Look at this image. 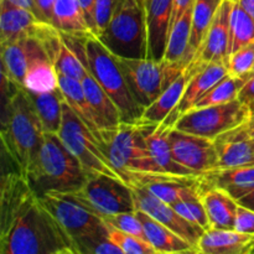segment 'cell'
I'll return each instance as SVG.
<instances>
[{"label": "cell", "instance_id": "9", "mask_svg": "<svg viewBox=\"0 0 254 254\" xmlns=\"http://www.w3.org/2000/svg\"><path fill=\"white\" fill-rule=\"evenodd\" d=\"M59 136L66 148L76 156L88 178L106 175L123 180L108 160L98 139L76 116L66 101L64 102V118Z\"/></svg>", "mask_w": 254, "mask_h": 254}, {"label": "cell", "instance_id": "20", "mask_svg": "<svg viewBox=\"0 0 254 254\" xmlns=\"http://www.w3.org/2000/svg\"><path fill=\"white\" fill-rule=\"evenodd\" d=\"M198 180L200 190L210 188L221 189L238 201L254 190V165L215 169L205 174H200Z\"/></svg>", "mask_w": 254, "mask_h": 254}, {"label": "cell", "instance_id": "21", "mask_svg": "<svg viewBox=\"0 0 254 254\" xmlns=\"http://www.w3.org/2000/svg\"><path fill=\"white\" fill-rule=\"evenodd\" d=\"M196 252L202 254H250L254 253V235L237 230L205 231L196 246Z\"/></svg>", "mask_w": 254, "mask_h": 254}, {"label": "cell", "instance_id": "14", "mask_svg": "<svg viewBox=\"0 0 254 254\" xmlns=\"http://www.w3.org/2000/svg\"><path fill=\"white\" fill-rule=\"evenodd\" d=\"M235 0H222L208 27L202 44L198 47L192 61L200 64L225 62L230 56L231 12Z\"/></svg>", "mask_w": 254, "mask_h": 254}, {"label": "cell", "instance_id": "27", "mask_svg": "<svg viewBox=\"0 0 254 254\" xmlns=\"http://www.w3.org/2000/svg\"><path fill=\"white\" fill-rule=\"evenodd\" d=\"M59 88L66 103L99 140L102 131L101 123L87 99L81 81L59 74Z\"/></svg>", "mask_w": 254, "mask_h": 254}, {"label": "cell", "instance_id": "43", "mask_svg": "<svg viewBox=\"0 0 254 254\" xmlns=\"http://www.w3.org/2000/svg\"><path fill=\"white\" fill-rule=\"evenodd\" d=\"M79 5L82 7L86 21L88 27L91 29L92 34L96 35V21H94V6H96V0H78Z\"/></svg>", "mask_w": 254, "mask_h": 254}, {"label": "cell", "instance_id": "39", "mask_svg": "<svg viewBox=\"0 0 254 254\" xmlns=\"http://www.w3.org/2000/svg\"><path fill=\"white\" fill-rule=\"evenodd\" d=\"M118 0H96L94 6V21H96V36H101L107 29L116 10Z\"/></svg>", "mask_w": 254, "mask_h": 254}, {"label": "cell", "instance_id": "1", "mask_svg": "<svg viewBox=\"0 0 254 254\" xmlns=\"http://www.w3.org/2000/svg\"><path fill=\"white\" fill-rule=\"evenodd\" d=\"M0 253L78 254L73 242L16 169L4 173L0 190Z\"/></svg>", "mask_w": 254, "mask_h": 254}, {"label": "cell", "instance_id": "45", "mask_svg": "<svg viewBox=\"0 0 254 254\" xmlns=\"http://www.w3.org/2000/svg\"><path fill=\"white\" fill-rule=\"evenodd\" d=\"M7 1L11 2V4H14V5H16V6L25 7V9L30 10V11H32L36 14V4H35V0H7Z\"/></svg>", "mask_w": 254, "mask_h": 254}, {"label": "cell", "instance_id": "12", "mask_svg": "<svg viewBox=\"0 0 254 254\" xmlns=\"http://www.w3.org/2000/svg\"><path fill=\"white\" fill-rule=\"evenodd\" d=\"M169 140L175 160L196 175L217 169V154L212 139L173 128Z\"/></svg>", "mask_w": 254, "mask_h": 254}, {"label": "cell", "instance_id": "38", "mask_svg": "<svg viewBox=\"0 0 254 254\" xmlns=\"http://www.w3.org/2000/svg\"><path fill=\"white\" fill-rule=\"evenodd\" d=\"M99 217L107 225H111L113 227L118 228V230L123 231V232L130 233V235L138 236V237L146 240L143 225H141L140 220L136 216L135 211H133V212L113 213V215H103L99 216Z\"/></svg>", "mask_w": 254, "mask_h": 254}, {"label": "cell", "instance_id": "8", "mask_svg": "<svg viewBox=\"0 0 254 254\" xmlns=\"http://www.w3.org/2000/svg\"><path fill=\"white\" fill-rule=\"evenodd\" d=\"M128 88L144 109L150 106L190 64L165 60L116 56Z\"/></svg>", "mask_w": 254, "mask_h": 254}, {"label": "cell", "instance_id": "47", "mask_svg": "<svg viewBox=\"0 0 254 254\" xmlns=\"http://www.w3.org/2000/svg\"><path fill=\"white\" fill-rule=\"evenodd\" d=\"M236 1L254 19V0H236Z\"/></svg>", "mask_w": 254, "mask_h": 254}, {"label": "cell", "instance_id": "48", "mask_svg": "<svg viewBox=\"0 0 254 254\" xmlns=\"http://www.w3.org/2000/svg\"><path fill=\"white\" fill-rule=\"evenodd\" d=\"M247 127H248V130H250L251 135L254 136V114L252 117H251L250 122L247 123Z\"/></svg>", "mask_w": 254, "mask_h": 254}, {"label": "cell", "instance_id": "15", "mask_svg": "<svg viewBox=\"0 0 254 254\" xmlns=\"http://www.w3.org/2000/svg\"><path fill=\"white\" fill-rule=\"evenodd\" d=\"M217 169L254 165L252 135L247 123L221 134L215 139Z\"/></svg>", "mask_w": 254, "mask_h": 254}, {"label": "cell", "instance_id": "36", "mask_svg": "<svg viewBox=\"0 0 254 254\" xmlns=\"http://www.w3.org/2000/svg\"><path fill=\"white\" fill-rule=\"evenodd\" d=\"M228 73L233 76H248L254 69V40L240 47L228 56Z\"/></svg>", "mask_w": 254, "mask_h": 254}, {"label": "cell", "instance_id": "7", "mask_svg": "<svg viewBox=\"0 0 254 254\" xmlns=\"http://www.w3.org/2000/svg\"><path fill=\"white\" fill-rule=\"evenodd\" d=\"M146 126L139 122H122L116 128L101 131L99 143L102 149L127 184L129 183L127 178L129 171H160L146 146Z\"/></svg>", "mask_w": 254, "mask_h": 254}, {"label": "cell", "instance_id": "34", "mask_svg": "<svg viewBox=\"0 0 254 254\" xmlns=\"http://www.w3.org/2000/svg\"><path fill=\"white\" fill-rule=\"evenodd\" d=\"M254 40V19L235 0L231 12L230 55Z\"/></svg>", "mask_w": 254, "mask_h": 254}, {"label": "cell", "instance_id": "19", "mask_svg": "<svg viewBox=\"0 0 254 254\" xmlns=\"http://www.w3.org/2000/svg\"><path fill=\"white\" fill-rule=\"evenodd\" d=\"M206 64H200V62L192 61L185 69L183 73L150 104L144 109L143 114L140 117L139 123L148 124V126H158L163 123L171 113L176 109V107L180 103L181 98L184 96L186 86L189 81L192 77V74L205 66Z\"/></svg>", "mask_w": 254, "mask_h": 254}, {"label": "cell", "instance_id": "37", "mask_svg": "<svg viewBox=\"0 0 254 254\" xmlns=\"http://www.w3.org/2000/svg\"><path fill=\"white\" fill-rule=\"evenodd\" d=\"M174 208L192 225L198 226L203 231L210 230V222H208L207 213H206L205 206L201 201V197L180 201V202L174 205Z\"/></svg>", "mask_w": 254, "mask_h": 254}, {"label": "cell", "instance_id": "46", "mask_svg": "<svg viewBox=\"0 0 254 254\" xmlns=\"http://www.w3.org/2000/svg\"><path fill=\"white\" fill-rule=\"evenodd\" d=\"M238 203L245 206V207L252 208V210H254V190L251 191V192H248L247 195H245L243 197H241L240 200H238Z\"/></svg>", "mask_w": 254, "mask_h": 254}, {"label": "cell", "instance_id": "33", "mask_svg": "<svg viewBox=\"0 0 254 254\" xmlns=\"http://www.w3.org/2000/svg\"><path fill=\"white\" fill-rule=\"evenodd\" d=\"M251 76L252 74L233 76V74L228 73L225 78H222L218 83H216L191 109L205 108V107L217 106V104H225L228 103V102L235 101V99L238 98V93H240L243 84L247 82V79Z\"/></svg>", "mask_w": 254, "mask_h": 254}, {"label": "cell", "instance_id": "28", "mask_svg": "<svg viewBox=\"0 0 254 254\" xmlns=\"http://www.w3.org/2000/svg\"><path fill=\"white\" fill-rule=\"evenodd\" d=\"M45 133L59 134L64 118V96L60 88L45 93L27 91Z\"/></svg>", "mask_w": 254, "mask_h": 254}, {"label": "cell", "instance_id": "49", "mask_svg": "<svg viewBox=\"0 0 254 254\" xmlns=\"http://www.w3.org/2000/svg\"><path fill=\"white\" fill-rule=\"evenodd\" d=\"M252 145H253V149H254V136H252Z\"/></svg>", "mask_w": 254, "mask_h": 254}, {"label": "cell", "instance_id": "10", "mask_svg": "<svg viewBox=\"0 0 254 254\" xmlns=\"http://www.w3.org/2000/svg\"><path fill=\"white\" fill-rule=\"evenodd\" d=\"M252 117L240 99L225 104L191 109L178 119L174 128L215 140L218 135L248 123Z\"/></svg>", "mask_w": 254, "mask_h": 254}, {"label": "cell", "instance_id": "4", "mask_svg": "<svg viewBox=\"0 0 254 254\" xmlns=\"http://www.w3.org/2000/svg\"><path fill=\"white\" fill-rule=\"evenodd\" d=\"M26 176L39 196L50 191L73 192L88 179L79 161L62 143L59 134L52 133H45Z\"/></svg>", "mask_w": 254, "mask_h": 254}, {"label": "cell", "instance_id": "35", "mask_svg": "<svg viewBox=\"0 0 254 254\" xmlns=\"http://www.w3.org/2000/svg\"><path fill=\"white\" fill-rule=\"evenodd\" d=\"M108 228V238L121 248L123 254H156L155 248L144 238L130 233L123 232L111 225H107Z\"/></svg>", "mask_w": 254, "mask_h": 254}, {"label": "cell", "instance_id": "5", "mask_svg": "<svg viewBox=\"0 0 254 254\" xmlns=\"http://www.w3.org/2000/svg\"><path fill=\"white\" fill-rule=\"evenodd\" d=\"M40 200L59 221L78 254H93L99 243L108 240L107 223L71 196L50 191L40 195Z\"/></svg>", "mask_w": 254, "mask_h": 254}, {"label": "cell", "instance_id": "13", "mask_svg": "<svg viewBox=\"0 0 254 254\" xmlns=\"http://www.w3.org/2000/svg\"><path fill=\"white\" fill-rule=\"evenodd\" d=\"M129 186H130L131 191H133L134 201H135V206L138 210L144 211L149 216L155 218L156 221L168 226L174 232H176L179 236L185 238L188 242H190L196 248L198 241H200L203 232H205L202 228L192 225L188 220H185L174 208V206L164 202L163 200H160L158 196L151 193L144 186L135 185V184H129Z\"/></svg>", "mask_w": 254, "mask_h": 254}, {"label": "cell", "instance_id": "31", "mask_svg": "<svg viewBox=\"0 0 254 254\" xmlns=\"http://www.w3.org/2000/svg\"><path fill=\"white\" fill-rule=\"evenodd\" d=\"M52 26L64 34L87 35L92 32L78 0H56Z\"/></svg>", "mask_w": 254, "mask_h": 254}, {"label": "cell", "instance_id": "42", "mask_svg": "<svg viewBox=\"0 0 254 254\" xmlns=\"http://www.w3.org/2000/svg\"><path fill=\"white\" fill-rule=\"evenodd\" d=\"M36 4V15L39 19L47 24L52 25V19H54V9L56 0H35Z\"/></svg>", "mask_w": 254, "mask_h": 254}, {"label": "cell", "instance_id": "11", "mask_svg": "<svg viewBox=\"0 0 254 254\" xmlns=\"http://www.w3.org/2000/svg\"><path fill=\"white\" fill-rule=\"evenodd\" d=\"M98 216L136 210L133 191L123 180L106 175L92 176L73 192L66 193Z\"/></svg>", "mask_w": 254, "mask_h": 254}, {"label": "cell", "instance_id": "26", "mask_svg": "<svg viewBox=\"0 0 254 254\" xmlns=\"http://www.w3.org/2000/svg\"><path fill=\"white\" fill-rule=\"evenodd\" d=\"M81 83L89 104L98 117L102 130L118 127L123 122L118 107L116 106L113 99L107 94V92L102 88L97 79L92 76L88 68H87L86 74L82 77Z\"/></svg>", "mask_w": 254, "mask_h": 254}, {"label": "cell", "instance_id": "23", "mask_svg": "<svg viewBox=\"0 0 254 254\" xmlns=\"http://www.w3.org/2000/svg\"><path fill=\"white\" fill-rule=\"evenodd\" d=\"M174 126L164 121L158 126H146L145 143L151 158L155 161L159 170L163 173L176 174V175H196L184 165L175 160L171 150L169 133Z\"/></svg>", "mask_w": 254, "mask_h": 254}, {"label": "cell", "instance_id": "17", "mask_svg": "<svg viewBox=\"0 0 254 254\" xmlns=\"http://www.w3.org/2000/svg\"><path fill=\"white\" fill-rule=\"evenodd\" d=\"M227 74L228 68L225 62H210L198 68L189 81L179 106L165 121L175 126L183 114L190 111L216 83L225 78Z\"/></svg>", "mask_w": 254, "mask_h": 254}, {"label": "cell", "instance_id": "2", "mask_svg": "<svg viewBox=\"0 0 254 254\" xmlns=\"http://www.w3.org/2000/svg\"><path fill=\"white\" fill-rule=\"evenodd\" d=\"M2 89L7 91V103L2 119L1 144L12 168L27 175L44 140L45 131L24 87L2 77Z\"/></svg>", "mask_w": 254, "mask_h": 254}, {"label": "cell", "instance_id": "3", "mask_svg": "<svg viewBox=\"0 0 254 254\" xmlns=\"http://www.w3.org/2000/svg\"><path fill=\"white\" fill-rule=\"evenodd\" d=\"M64 41L82 60L92 76L118 107L124 123H138L144 108L136 103L128 88L114 55L94 34H64Z\"/></svg>", "mask_w": 254, "mask_h": 254}, {"label": "cell", "instance_id": "41", "mask_svg": "<svg viewBox=\"0 0 254 254\" xmlns=\"http://www.w3.org/2000/svg\"><path fill=\"white\" fill-rule=\"evenodd\" d=\"M238 99L250 109L252 116L254 114V73L247 79L238 93Z\"/></svg>", "mask_w": 254, "mask_h": 254}, {"label": "cell", "instance_id": "18", "mask_svg": "<svg viewBox=\"0 0 254 254\" xmlns=\"http://www.w3.org/2000/svg\"><path fill=\"white\" fill-rule=\"evenodd\" d=\"M149 59L163 60L168 44L174 0H144Z\"/></svg>", "mask_w": 254, "mask_h": 254}, {"label": "cell", "instance_id": "22", "mask_svg": "<svg viewBox=\"0 0 254 254\" xmlns=\"http://www.w3.org/2000/svg\"><path fill=\"white\" fill-rule=\"evenodd\" d=\"M44 24L45 21L35 12L16 6L7 0L0 1V44L34 36Z\"/></svg>", "mask_w": 254, "mask_h": 254}, {"label": "cell", "instance_id": "32", "mask_svg": "<svg viewBox=\"0 0 254 254\" xmlns=\"http://www.w3.org/2000/svg\"><path fill=\"white\" fill-rule=\"evenodd\" d=\"M222 0H195L192 7V27H191L190 49L189 54L195 57L198 47L202 44L213 16Z\"/></svg>", "mask_w": 254, "mask_h": 254}, {"label": "cell", "instance_id": "50", "mask_svg": "<svg viewBox=\"0 0 254 254\" xmlns=\"http://www.w3.org/2000/svg\"><path fill=\"white\" fill-rule=\"evenodd\" d=\"M253 73H254V69H253Z\"/></svg>", "mask_w": 254, "mask_h": 254}, {"label": "cell", "instance_id": "25", "mask_svg": "<svg viewBox=\"0 0 254 254\" xmlns=\"http://www.w3.org/2000/svg\"><path fill=\"white\" fill-rule=\"evenodd\" d=\"M201 201L207 213L210 228L216 230H233L238 201L221 189L210 188L201 190Z\"/></svg>", "mask_w": 254, "mask_h": 254}, {"label": "cell", "instance_id": "24", "mask_svg": "<svg viewBox=\"0 0 254 254\" xmlns=\"http://www.w3.org/2000/svg\"><path fill=\"white\" fill-rule=\"evenodd\" d=\"M135 213L143 225L146 241L158 253H196V248L190 242L174 232L168 226L138 208Z\"/></svg>", "mask_w": 254, "mask_h": 254}, {"label": "cell", "instance_id": "44", "mask_svg": "<svg viewBox=\"0 0 254 254\" xmlns=\"http://www.w3.org/2000/svg\"><path fill=\"white\" fill-rule=\"evenodd\" d=\"M195 0H174V9H173V15H171V21H170V27L178 21L181 17V15L193 5Z\"/></svg>", "mask_w": 254, "mask_h": 254}, {"label": "cell", "instance_id": "29", "mask_svg": "<svg viewBox=\"0 0 254 254\" xmlns=\"http://www.w3.org/2000/svg\"><path fill=\"white\" fill-rule=\"evenodd\" d=\"M192 7H189L180 19L170 27L168 44L163 60L169 62H185L191 64L192 57L189 54L190 49L191 27H192Z\"/></svg>", "mask_w": 254, "mask_h": 254}, {"label": "cell", "instance_id": "40", "mask_svg": "<svg viewBox=\"0 0 254 254\" xmlns=\"http://www.w3.org/2000/svg\"><path fill=\"white\" fill-rule=\"evenodd\" d=\"M235 230L254 235V210L238 203Z\"/></svg>", "mask_w": 254, "mask_h": 254}, {"label": "cell", "instance_id": "30", "mask_svg": "<svg viewBox=\"0 0 254 254\" xmlns=\"http://www.w3.org/2000/svg\"><path fill=\"white\" fill-rule=\"evenodd\" d=\"M24 88L36 93H45L59 88V73L49 55H39L30 61L25 74Z\"/></svg>", "mask_w": 254, "mask_h": 254}, {"label": "cell", "instance_id": "16", "mask_svg": "<svg viewBox=\"0 0 254 254\" xmlns=\"http://www.w3.org/2000/svg\"><path fill=\"white\" fill-rule=\"evenodd\" d=\"M1 46L2 77L19 87H24L25 74L35 56L46 54L41 42L34 36L21 37L0 44Z\"/></svg>", "mask_w": 254, "mask_h": 254}, {"label": "cell", "instance_id": "6", "mask_svg": "<svg viewBox=\"0 0 254 254\" xmlns=\"http://www.w3.org/2000/svg\"><path fill=\"white\" fill-rule=\"evenodd\" d=\"M98 39L116 56L149 57L144 0H118L108 26Z\"/></svg>", "mask_w": 254, "mask_h": 254}]
</instances>
